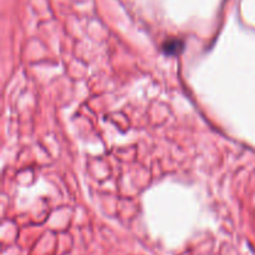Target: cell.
<instances>
[{
	"mask_svg": "<svg viewBox=\"0 0 255 255\" xmlns=\"http://www.w3.org/2000/svg\"><path fill=\"white\" fill-rule=\"evenodd\" d=\"M182 46H183V44H182L181 40H174V39H171L168 40V41H166L163 44V51L166 52V54H178L179 51L182 50Z\"/></svg>",
	"mask_w": 255,
	"mask_h": 255,
	"instance_id": "obj_1",
	"label": "cell"
}]
</instances>
